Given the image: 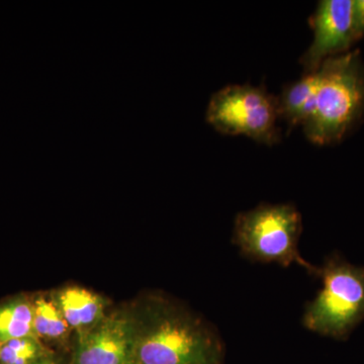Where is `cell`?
Segmentation results:
<instances>
[{
	"mask_svg": "<svg viewBox=\"0 0 364 364\" xmlns=\"http://www.w3.org/2000/svg\"><path fill=\"white\" fill-rule=\"evenodd\" d=\"M126 311L136 363H219V338L186 306L161 294H150L139 299Z\"/></svg>",
	"mask_w": 364,
	"mask_h": 364,
	"instance_id": "1",
	"label": "cell"
},
{
	"mask_svg": "<svg viewBox=\"0 0 364 364\" xmlns=\"http://www.w3.org/2000/svg\"><path fill=\"white\" fill-rule=\"evenodd\" d=\"M318 71L315 109L301 127L310 142L332 145L364 116V63L356 50L325 60Z\"/></svg>",
	"mask_w": 364,
	"mask_h": 364,
	"instance_id": "2",
	"label": "cell"
},
{
	"mask_svg": "<svg viewBox=\"0 0 364 364\" xmlns=\"http://www.w3.org/2000/svg\"><path fill=\"white\" fill-rule=\"evenodd\" d=\"M301 226V215L293 205L267 203L237 215L234 241L251 259L282 267L296 263L318 277L320 268L306 262L299 252Z\"/></svg>",
	"mask_w": 364,
	"mask_h": 364,
	"instance_id": "3",
	"label": "cell"
},
{
	"mask_svg": "<svg viewBox=\"0 0 364 364\" xmlns=\"http://www.w3.org/2000/svg\"><path fill=\"white\" fill-rule=\"evenodd\" d=\"M323 287L305 311L306 329L344 338L364 318V267L331 258L320 268Z\"/></svg>",
	"mask_w": 364,
	"mask_h": 364,
	"instance_id": "4",
	"label": "cell"
},
{
	"mask_svg": "<svg viewBox=\"0 0 364 364\" xmlns=\"http://www.w3.org/2000/svg\"><path fill=\"white\" fill-rule=\"evenodd\" d=\"M279 119L277 97L250 85L225 86L212 95L205 112L208 124L223 135L246 136L269 146L279 142Z\"/></svg>",
	"mask_w": 364,
	"mask_h": 364,
	"instance_id": "5",
	"label": "cell"
},
{
	"mask_svg": "<svg viewBox=\"0 0 364 364\" xmlns=\"http://www.w3.org/2000/svg\"><path fill=\"white\" fill-rule=\"evenodd\" d=\"M353 0H322L310 18L314 39L301 58L305 73L317 71L325 60L348 52L355 41L352 32Z\"/></svg>",
	"mask_w": 364,
	"mask_h": 364,
	"instance_id": "6",
	"label": "cell"
},
{
	"mask_svg": "<svg viewBox=\"0 0 364 364\" xmlns=\"http://www.w3.org/2000/svg\"><path fill=\"white\" fill-rule=\"evenodd\" d=\"M133 340L126 309L116 310L77 335L71 364H132Z\"/></svg>",
	"mask_w": 364,
	"mask_h": 364,
	"instance_id": "7",
	"label": "cell"
},
{
	"mask_svg": "<svg viewBox=\"0 0 364 364\" xmlns=\"http://www.w3.org/2000/svg\"><path fill=\"white\" fill-rule=\"evenodd\" d=\"M50 294L76 335L88 331L107 316V299L85 287H67Z\"/></svg>",
	"mask_w": 364,
	"mask_h": 364,
	"instance_id": "8",
	"label": "cell"
},
{
	"mask_svg": "<svg viewBox=\"0 0 364 364\" xmlns=\"http://www.w3.org/2000/svg\"><path fill=\"white\" fill-rule=\"evenodd\" d=\"M32 299L36 337L46 346L48 344H65L73 331L51 294H33Z\"/></svg>",
	"mask_w": 364,
	"mask_h": 364,
	"instance_id": "9",
	"label": "cell"
},
{
	"mask_svg": "<svg viewBox=\"0 0 364 364\" xmlns=\"http://www.w3.org/2000/svg\"><path fill=\"white\" fill-rule=\"evenodd\" d=\"M35 336L32 296L18 294L0 304V343Z\"/></svg>",
	"mask_w": 364,
	"mask_h": 364,
	"instance_id": "10",
	"label": "cell"
},
{
	"mask_svg": "<svg viewBox=\"0 0 364 364\" xmlns=\"http://www.w3.org/2000/svg\"><path fill=\"white\" fill-rule=\"evenodd\" d=\"M320 74L318 71L305 73L301 79L287 85L277 97L280 119H284L289 130L301 124V112L308 102L317 95Z\"/></svg>",
	"mask_w": 364,
	"mask_h": 364,
	"instance_id": "11",
	"label": "cell"
},
{
	"mask_svg": "<svg viewBox=\"0 0 364 364\" xmlns=\"http://www.w3.org/2000/svg\"><path fill=\"white\" fill-rule=\"evenodd\" d=\"M52 352L35 336L9 340L0 343V364H33Z\"/></svg>",
	"mask_w": 364,
	"mask_h": 364,
	"instance_id": "12",
	"label": "cell"
},
{
	"mask_svg": "<svg viewBox=\"0 0 364 364\" xmlns=\"http://www.w3.org/2000/svg\"><path fill=\"white\" fill-rule=\"evenodd\" d=\"M352 32L354 41L364 37V0H353L352 4Z\"/></svg>",
	"mask_w": 364,
	"mask_h": 364,
	"instance_id": "13",
	"label": "cell"
},
{
	"mask_svg": "<svg viewBox=\"0 0 364 364\" xmlns=\"http://www.w3.org/2000/svg\"><path fill=\"white\" fill-rule=\"evenodd\" d=\"M33 364H64L62 363L61 359L57 358L56 354L52 352L49 355L45 356L44 358L41 359L38 363Z\"/></svg>",
	"mask_w": 364,
	"mask_h": 364,
	"instance_id": "14",
	"label": "cell"
},
{
	"mask_svg": "<svg viewBox=\"0 0 364 364\" xmlns=\"http://www.w3.org/2000/svg\"><path fill=\"white\" fill-rule=\"evenodd\" d=\"M132 364H138V363H136L135 361H133V363H132Z\"/></svg>",
	"mask_w": 364,
	"mask_h": 364,
	"instance_id": "15",
	"label": "cell"
}]
</instances>
